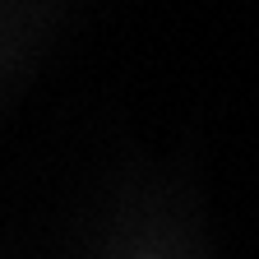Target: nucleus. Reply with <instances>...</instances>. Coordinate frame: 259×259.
<instances>
[]
</instances>
